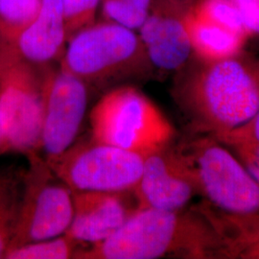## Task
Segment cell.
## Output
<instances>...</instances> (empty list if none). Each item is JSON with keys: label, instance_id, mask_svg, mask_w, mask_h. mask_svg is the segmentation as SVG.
Instances as JSON below:
<instances>
[{"label": "cell", "instance_id": "6da1fadb", "mask_svg": "<svg viewBox=\"0 0 259 259\" xmlns=\"http://www.w3.org/2000/svg\"><path fill=\"white\" fill-rule=\"evenodd\" d=\"M172 96L195 132L217 138L240 128L259 111V56L196 59L177 72Z\"/></svg>", "mask_w": 259, "mask_h": 259}, {"label": "cell", "instance_id": "7a4b0ae2", "mask_svg": "<svg viewBox=\"0 0 259 259\" xmlns=\"http://www.w3.org/2000/svg\"><path fill=\"white\" fill-rule=\"evenodd\" d=\"M228 258L205 205L192 210L138 208L111 237L80 249L79 259Z\"/></svg>", "mask_w": 259, "mask_h": 259}, {"label": "cell", "instance_id": "3957f363", "mask_svg": "<svg viewBox=\"0 0 259 259\" xmlns=\"http://www.w3.org/2000/svg\"><path fill=\"white\" fill-rule=\"evenodd\" d=\"M60 67L90 90L132 84L148 79L154 71L139 34L105 19L71 37Z\"/></svg>", "mask_w": 259, "mask_h": 259}, {"label": "cell", "instance_id": "277c9868", "mask_svg": "<svg viewBox=\"0 0 259 259\" xmlns=\"http://www.w3.org/2000/svg\"><path fill=\"white\" fill-rule=\"evenodd\" d=\"M92 139L148 156L170 146L176 131L155 103L133 84L109 90L90 113Z\"/></svg>", "mask_w": 259, "mask_h": 259}, {"label": "cell", "instance_id": "5b68a950", "mask_svg": "<svg viewBox=\"0 0 259 259\" xmlns=\"http://www.w3.org/2000/svg\"><path fill=\"white\" fill-rule=\"evenodd\" d=\"M194 175L198 193L224 212L259 215V183L230 149L202 135L179 148Z\"/></svg>", "mask_w": 259, "mask_h": 259}, {"label": "cell", "instance_id": "8992f818", "mask_svg": "<svg viewBox=\"0 0 259 259\" xmlns=\"http://www.w3.org/2000/svg\"><path fill=\"white\" fill-rule=\"evenodd\" d=\"M0 51V124L4 153L39 152L45 69Z\"/></svg>", "mask_w": 259, "mask_h": 259}, {"label": "cell", "instance_id": "52a82bcc", "mask_svg": "<svg viewBox=\"0 0 259 259\" xmlns=\"http://www.w3.org/2000/svg\"><path fill=\"white\" fill-rule=\"evenodd\" d=\"M26 157L19 218L8 250L63 235L73 218L72 190L56 175L39 152Z\"/></svg>", "mask_w": 259, "mask_h": 259}, {"label": "cell", "instance_id": "ba28073f", "mask_svg": "<svg viewBox=\"0 0 259 259\" xmlns=\"http://www.w3.org/2000/svg\"><path fill=\"white\" fill-rule=\"evenodd\" d=\"M145 157L92 139L74 143L49 165L72 190L126 192L138 185Z\"/></svg>", "mask_w": 259, "mask_h": 259}, {"label": "cell", "instance_id": "9c48e42d", "mask_svg": "<svg viewBox=\"0 0 259 259\" xmlns=\"http://www.w3.org/2000/svg\"><path fill=\"white\" fill-rule=\"evenodd\" d=\"M90 88L81 79L53 65L45 69L40 150L54 162L76 141L89 102Z\"/></svg>", "mask_w": 259, "mask_h": 259}, {"label": "cell", "instance_id": "30bf717a", "mask_svg": "<svg viewBox=\"0 0 259 259\" xmlns=\"http://www.w3.org/2000/svg\"><path fill=\"white\" fill-rule=\"evenodd\" d=\"M161 149L145 157L134 189L139 208L181 210L198 193L191 168L179 149Z\"/></svg>", "mask_w": 259, "mask_h": 259}, {"label": "cell", "instance_id": "8fae6325", "mask_svg": "<svg viewBox=\"0 0 259 259\" xmlns=\"http://www.w3.org/2000/svg\"><path fill=\"white\" fill-rule=\"evenodd\" d=\"M185 13L166 0H154L147 19L139 29L154 70L177 73L194 59Z\"/></svg>", "mask_w": 259, "mask_h": 259}, {"label": "cell", "instance_id": "7c38bea8", "mask_svg": "<svg viewBox=\"0 0 259 259\" xmlns=\"http://www.w3.org/2000/svg\"><path fill=\"white\" fill-rule=\"evenodd\" d=\"M130 192L72 190L73 218L66 234L81 244L108 239L139 208Z\"/></svg>", "mask_w": 259, "mask_h": 259}, {"label": "cell", "instance_id": "4fadbf2b", "mask_svg": "<svg viewBox=\"0 0 259 259\" xmlns=\"http://www.w3.org/2000/svg\"><path fill=\"white\" fill-rule=\"evenodd\" d=\"M67 42L63 0H42L37 17L15 40L0 41V51L44 67L61 61Z\"/></svg>", "mask_w": 259, "mask_h": 259}, {"label": "cell", "instance_id": "5bb4252c", "mask_svg": "<svg viewBox=\"0 0 259 259\" xmlns=\"http://www.w3.org/2000/svg\"><path fill=\"white\" fill-rule=\"evenodd\" d=\"M185 25L196 59L221 61L244 50L249 37L205 19L190 7L185 13Z\"/></svg>", "mask_w": 259, "mask_h": 259}, {"label": "cell", "instance_id": "9a60e30c", "mask_svg": "<svg viewBox=\"0 0 259 259\" xmlns=\"http://www.w3.org/2000/svg\"><path fill=\"white\" fill-rule=\"evenodd\" d=\"M23 188V174L0 172V258H4L14 237Z\"/></svg>", "mask_w": 259, "mask_h": 259}, {"label": "cell", "instance_id": "2e32d148", "mask_svg": "<svg viewBox=\"0 0 259 259\" xmlns=\"http://www.w3.org/2000/svg\"><path fill=\"white\" fill-rule=\"evenodd\" d=\"M42 0H0V41L9 44L37 17Z\"/></svg>", "mask_w": 259, "mask_h": 259}, {"label": "cell", "instance_id": "e0dca14e", "mask_svg": "<svg viewBox=\"0 0 259 259\" xmlns=\"http://www.w3.org/2000/svg\"><path fill=\"white\" fill-rule=\"evenodd\" d=\"M80 242L66 233L54 238L27 243L6 251L5 259L75 258L81 248Z\"/></svg>", "mask_w": 259, "mask_h": 259}, {"label": "cell", "instance_id": "ac0fdd59", "mask_svg": "<svg viewBox=\"0 0 259 259\" xmlns=\"http://www.w3.org/2000/svg\"><path fill=\"white\" fill-rule=\"evenodd\" d=\"M154 0H102L103 18L132 30H139L147 19Z\"/></svg>", "mask_w": 259, "mask_h": 259}, {"label": "cell", "instance_id": "d6986e66", "mask_svg": "<svg viewBox=\"0 0 259 259\" xmlns=\"http://www.w3.org/2000/svg\"><path fill=\"white\" fill-rule=\"evenodd\" d=\"M191 7L205 19L250 37L232 0H196Z\"/></svg>", "mask_w": 259, "mask_h": 259}, {"label": "cell", "instance_id": "ffe728a7", "mask_svg": "<svg viewBox=\"0 0 259 259\" xmlns=\"http://www.w3.org/2000/svg\"><path fill=\"white\" fill-rule=\"evenodd\" d=\"M102 0H63L65 29L68 40L78 31L95 22Z\"/></svg>", "mask_w": 259, "mask_h": 259}, {"label": "cell", "instance_id": "44dd1931", "mask_svg": "<svg viewBox=\"0 0 259 259\" xmlns=\"http://www.w3.org/2000/svg\"><path fill=\"white\" fill-rule=\"evenodd\" d=\"M223 144L232 151L247 171L259 183V143L236 140Z\"/></svg>", "mask_w": 259, "mask_h": 259}, {"label": "cell", "instance_id": "7402d4cb", "mask_svg": "<svg viewBox=\"0 0 259 259\" xmlns=\"http://www.w3.org/2000/svg\"><path fill=\"white\" fill-rule=\"evenodd\" d=\"M249 37L259 36V0H232Z\"/></svg>", "mask_w": 259, "mask_h": 259}, {"label": "cell", "instance_id": "603a6c76", "mask_svg": "<svg viewBox=\"0 0 259 259\" xmlns=\"http://www.w3.org/2000/svg\"><path fill=\"white\" fill-rule=\"evenodd\" d=\"M214 139L219 140L222 143L228 142V141H236V140L259 143V111L249 122L241 126L240 128Z\"/></svg>", "mask_w": 259, "mask_h": 259}, {"label": "cell", "instance_id": "cb8c5ba5", "mask_svg": "<svg viewBox=\"0 0 259 259\" xmlns=\"http://www.w3.org/2000/svg\"><path fill=\"white\" fill-rule=\"evenodd\" d=\"M169 3L175 5L181 9L187 11L195 3L196 0H166Z\"/></svg>", "mask_w": 259, "mask_h": 259}, {"label": "cell", "instance_id": "d4e9b609", "mask_svg": "<svg viewBox=\"0 0 259 259\" xmlns=\"http://www.w3.org/2000/svg\"><path fill=\"white\" fill-rule=\"evenodd\" d=\"M4 154V144H3V136H2V130L0 124V155Z\"/></svg>", "mask_w": 259, "mask_h": 259}]
</instances>
